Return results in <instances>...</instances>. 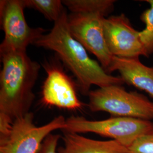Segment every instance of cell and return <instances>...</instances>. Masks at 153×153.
Returning <instances> with one entry per match:
<instances>
[{
	"instance_id": "1",
	"label": "cell",
	"mask_w": 153,
	"mask_h": 153,
	"mask_svg": "<svg viewBox=\"0 0 153 153\" xmlns=\"http://www.w3.org/2000/svg\"><path fill=\"white\" fill-rule=\"evenodd\" d=\"M66 10L54 23L49 33L42 35L34 45L54 51L76 76L82 94L87 95L92 85L103 88L125 83L121 77L107 73L98 62L90 57L87 50L70 33Z\"/></svg>"
},
{
	"instance_id": "2",
	"label": "cell",
	"mask_w": 153,
	"mask_h": 153,
	"mask_svg": "<svg viewBox=\"0 0 153 153\" xmlns=\"http://www.w3.org/2000/svg\"><path fill=\"white\" fill-rule=\"evenodd\" d=\"M0 53V113L14 121L30 112L35 98L33 90L40 65L28 56L26 51Z\"/></svg>"
},
{
	"instance_id": "3",
	"label": "cell",
	"mask_w": 153,
	"mask_h": 153,
	"mask_svg": "<svg viewBox=\"0 0 153 153\" xmlns=\"http://www.w3.org/2000/svg\"><path fill=\"white\" fill-rule=\"evenodd\" d=\"M88 107L92 112H105L112 116L153 119V102L145 95L128 92L119 85H111L90 91Z\"/></svg>"
},
{
	"instance_id": "4",
	"label": "cell",
	"mask_w": 153,
	"mask_h": 153,
	"mask_svg": "<svg viewBox=\"0 0 153 153\" xmlns=\"http://www.w3.org/2000/svg\"><path fill=\"white\" fill-rule=\"evenodd\" d=\"M153 130V122L136 118L112 116L102 120H89L82 116H72L66 119L63 131L94 133L108 137L129 147L143 134Z\"/></svg>"
},
{
	"instance_id": "5",
	"label": "cell",
	"mask_w": 153,
	"mask_h": 153,
	"mask_svg": "<svg viewBox=\"0 0 153 153\" xmlns=\"http://www.w3.org/2000/svg\"><path fill=\"white\" fill-rule=\"evenodd\" d=\"M33 117L29 112L13 121L9 133L0 137V153H38L49 134L65 127L66 119L62 116L40 126L33 124Z\"/></svg>"
},
{
	"instance_id": "6",
	"label": "cell",
	"mask_w": 153,
	"mask_h": 153,
	"mask_svg": "<svg viewBox=\"0 0 153 153\" xmlns=\"http://www.w3.org/2000/svg\"><path fill=\"white\" fill-rule=\"evenodd\" d=\"M107 16V13L100 11L71 13L68 16V25L71 35L97 57L108 73L113 56L104 39L103 20Z\"/></svg>"
},
{
	"instance_id": "7",
	"label": "cell",
	"mask_w": 153,
	"mask_h": 153,
	"mask_svg": "<svg viewBox=\"0 0 153 153\" xmlns=\"http://www.w3.org/2000/svg\"><path fill=\"white\" fill-rule=\"evenodd\" d=\"M23 0L0 1L1 25L5 33L0 45V53L10 51H26L30 44H34L43 35L45 30L30 27L24 14Z\"/></svg>"
},
{
	"instance_id": "8",
	"label": "cell",
	"mask_w": 153,
	"mask_h": 153,
	"mask_svg": "<svg viewBox=\"0 0 153 153\" xmlns=\"http://www.w3.org/2000/svg\"><path fill=\"white\" fill-rule=\"evenodd\" d=\"M103 32L107 47L113 56L121 58L149 56L141 41L140 31L132 27L124 14L105 18Z\"/></svg>"
},
{
	"instance_id": "9",
	"label": "cell",
	"mask_w": 153,
	"mask_h": 153,
	"mask_svg": "<svg viewBox=\"0 0 153 153\" xmlns=\"http://www.w3.org/2000/svg\"><path fill=\"white\" fill-rule=\"evenodd\" d=\"M45 70L47 76L43 86L42 102L63 109H81L82 102L78 98L71 79L57 66L47 64Z\"/></svg>"
},
{
	"instance_id": "10",
	"label": "cell",
	"mask_w": 153,
	"mask_h": 153,
	"mask_svg": "<svg viewBox=\"0 0 153 153\" xmlns=\"http://www.w3.org/2000/svg\"><path fill=\"white\" fill-rule=\"evenodd\" d=\"M118 71L125 83L145 91L153 98V67L143 65L137 58L113 56L108 73Z\"/></svg>"
},
{
	"instance_id": "11",
	"label": "cell",
	"mask_w": 153,
	"mask_h": 153,
	"mask_svg": "<svg viewBox=\"0 0 153 153\" xmlns=\"http://www.w3.org/2000/svg\"><path fill=\"white\" fill-rule=\"evenodd\" d=\"M63 132L64 145L59 153H129L128 148L113 140H95L79 133Z\"/></svg>"
},
{
	"instance_id": "12",
	"label": "cell",
	"mask_w": 153,
	"mask_h": 153,
	"mask_svg": "<svg viewBox=\"0 0 153 153\" xmlns=\"http://www.w3.org/2000/svg\"><path fill=\"white\" fill-rule=\"evenodd\" d=\"M25 8L33 9L40 12L47 19L55 23L66 11L60 0H23Z\"/></svg>"
},
{
	"instance_id": "13",
	"label": "cell",
	"mask_w": 153,
	"mask_h": 153,
	"mask_svg": "<svg viewBox=\"0 0 153 153\" xmlns=\"http://www.w3.org/2000/svg\"><path fill=\"white\" fill-rule=\"evenodd\" d=\"M71 13L79 11H100L108 15L114 9L115 1L112 0H64L62 1Z\"/></svg>"
},
{
	"instance_id": "14",
	"label": "cell",
	"mask_w": 153,
	"mask_h": 153,
	"mask_svg": "<svg viewBox=\"0 0 153 153\" xmlns=\"http://www.w3.org/2000/svg\"><path fill=\"white\" fill-rule=\"evenodd\" d=\"M146 2L150 5V7L143 13L141 16L142 21L146 26L144 30L140 31V38L148 54L153 53V0Z\"/></svg>"
},
{
	"instance_id": "15",
	"label": "cell",
	"mask_w": 153,
	"mask_h": 153,
	"mask_svg": "<svg viewBox=\"0 0 153 153\" xmlns=\"http://www.w3.org/2000/svg\"><path fill=\"white\" fill-rule=\"evenodd\" d=\"M128 149L129 153H153V130L138 137Z\"/></svg>"
},
{
	"instance_id": "16",
	"label": "cell",
	"mask_w": 153,
	"mask_h": 153,
	"mask_svg": "<svg viewBox=\"0 0 153 153\" xmlns=\"http://www.w3.org/2000/svg\"><path fill=\"white\" fill-rule=\"evenodd\" d=\"M61 136L52 133L44 139L38 153H56L57 146Z\"/></svg>"
}]
</instances>
